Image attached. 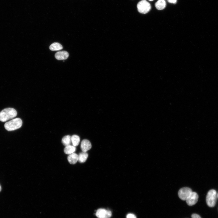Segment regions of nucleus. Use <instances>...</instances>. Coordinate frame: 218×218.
I'll return each instance as SVG.
<instances>
[{
  "mask_svg": "<svg viewBox=\"0 0 218 218\" xmlns=\"http://www.w3.org/2000/svg\"><path fill=\"white\" fill-rule=\"evenodd\" d=\"M17 115V112L14 108L9 107L4 109L0 112V121L5 122L14 118Z\"/></svg>",
  "mask_w": 218,
  "mask_h": 218,
  "instance_id": "nucleus-1",
  "label": "nucleus"
},
{
  "mask_svg": "<svg viewBox=\"0 0 218 218\" xmlns=\"http://www.w3.org/2000/svg\"><path fill=\"white\" fill-rule=\"evenodd\" d=\"M22 124V120L19 118H17L5 123L4 124V127L8 131H13L20 128Z\"/></svg>",
  "mask_w": 218,
  "mask_h": 218,
  "instance_id": "nucleus-2",
  "label": "nucleus"
},
{
  "mask_svg": "<svg viewBox=\"0 0 218 218\" xmlns=\"http://www.w3.org/2000/svg\"><path fill=\"white\" fill-rule=\"evenodd\" d=\"M217 198L216 191L213 189L210 190L207 193L206 198V202L208 206L213 207L216 204Z\"/></svg>",
  "mask_w": 218,
  "mask_h": 218,
  "instance_id": "nucleus-3",
  "label": "nucleus"
},
{
  "mask_svg": "<svg viewBox=\"0 0 218 218\" xmlns=\"http://www.w3.org/2000/svg\"><path fill=\"white\" fill-rule=\"evenodd\" d=\"M137 10L140 13L145 14L148 13L151 9V5L146 0H142L137 4Z\"/></svg>",
  "mask_w": 218,
  "mask_h": 218,
  "instance_id": "nucleus-4",
  "label": "nucleus"
},
{
  "mask_svg": "<svg viewBox=\"0 0 218 218\" xmlns=\"http://www.w3.org/2000/svg\"><path fill=\"white\" fill-rule=\"evenodd\" d=\"M192 192V191L190 188L184 187L179 190L178 192V195L181 200H186Z\"/></svg>",
  "mask_w": 218,
  "mask_h": 218,
  "instance_id": "nucleus-5",
  "label": "nucleus"
},
{
  "mask_svg": "<svg viewBox=\"0 0 218 218\" xmlns=\"http://www.w3.org/2000/svg\"><path fill=\"white\" fill-rule=\"evenodd\" d=\"M96 215L98 218H110L111 216V212L110 210L101 208L97 210Z\"/></svg>",
  "mask_w": 218,
  "mask_h": 218,
  "instance_id": "nucleus-6",
  "label": "nucleus"
},
{
  "mask_svg": "<svg viewBox=\"0 0 218 218\" xmlns=\"http://www.w3.org/2000/svg\"><path fill=\"white\" fill-rule=\"evenodd\" d=\"M198 199V194L196 192L192 191L186 200L188 205L191 206L197 203Z\"/></svg>",
  "mask_w": 218,
  "mask_h": 218,
  "instance_id": "nucleus-7",
  "label": "nucleus"
},
{
  "mask_svg": "<svg viewBox=\"0 0 218 218\" xmlns=\"http://www.w3.org/2000/svg\"><path fill=\"white\" fill-rule=\"evenodd\" d=\"M91 147V144L88 140L84 139L82 140L81 144V148L82 152H87Z\"/></svg>",
  "mask_w": 218,
  "mask_h": 218,
  "instance_id": "nucleus-8",
  "label": "nucleus"
},
{
  "mask_svg": "<svg viewBox=\"0 0 218 218\" xmlns=\"http://www.w3.org/2000/svg\"><path fill=\"white\" fill-rule=\"evenodd\" d=\"M68 56V53L64 51H58L55 54V58L59 60L66 59Z\"/></svg>",
  "mask_w": 218,
  "mask_h": 218,
  "instance_id": "nucleus-9",
  "label": "nucleus"
},
{
  "mask_svg": "<svg viewBox=\"0 0 218 218\" xmlns=\"http://www.w3.org/2000/svg\"><path fill=\"white\" fill-rule=\"evenodd\" d=\"M78 160V155L75 153L69 154L68 157V162L71 164H75Z\"/></svg>",
  "mask_w": 218,
  "mask_h": 218,
  "instance_id": "nucleus-10",
  "label": "nucleus"
},
{
  "mask_svg": "<svg viewBox=\"0 0 218 218\" xmlns=\"http://www.w3.org/2000/svg\"><path fill=\"white\" fill-rule=\"evenodd\" d=\"M155 5L157 9L161 10L165 8L166 4L165 0H158L155 3Z\"/></svg>",
  "mask_w": 218,
  "mask_h": 218,
  "instance_id": "nucleus-11",
  "label": "nucleus"
},
{
  "mask_svg": "<svg viewBox=\"0 0 218 218\" xmlns=\"http://www.w3.org/2000/svg\"><path fill=\"white\" fill-rule=\"evenodd\" d=\"M76 150L75 147L70 145L65 146L64 149V152L65 154L69 155L74 153Z\"/></svg>",
  "mask_w": 218,
  "mask_h": 218,
  "instance_id": "nucleus-12",
  "label": "nucleus"
},
{
  "mask_svg": "<svg viewBox=\"0 0 218 218\" xmlns=\"http://www.w3.org/2000/svg\"><path fill=\"white\" fill-rule=\"evenodd\" d=\"M49 48L52 51H56L62 49L63 47L58 42H54L51 44Z\"/></svg>",
  "mask_w": 218,
  "mask_h": 218,
  "instance_id": "nucleus-13",
  "label": "nucleus"
},
{
  "mask_svg": "<svg viewBox=\"0 0 218 218\" xmlns=\"http://www.w3.org/2000/svg\"><path fill=\"white\" fill-rule=\"evenodd\" d=\"M78 161L81 163L85 162L88 157V154L86 152H82L80 153L78 155Z\"/></svg>",
  "mask_w": 218,
  "mask_h": 218,
  "instance_id": "nucleus-14",
  "label": "nucleus"
},
{
  "mask_svg": "<svg viewBox=\"0 0 218 218\" xmlns=\"http://www.w3.org/2000/svg\"><path fill=\"white\" fill-rule=\"evenodd\" d=\"M61 141L65 146L70 145L71 143V137L69 135L65 136L62 138Z\"/></svg>",
  "mask_w": 218,
  "mask_h": 218,
  "instance_id": "nucleus-15",
  "label": "nucleus"
},
{
  "mask_svg": "<svg viewBox=\"0 0 218 218\" xmlns=\"http://www.w3.org/2000/svg\"><path fill=\"white\" fill-rule=\"evenodd\" d=\"M71 143L73 146L76 147L78 145L80 141L79 137L76 135H73L71 137Z\"/></svg>",
  "mask_w": 218,
  "mask_h": 218,
  "instance_id": "nucleus-16",
  "label": "nucleus"
},
{
  "mask_svg": "<svg viewBox=\"0 0 218 218\" xmlns=\"http://www.w3.org/2000/svg\"><path fill=\"white\" fill-rule=\"evenodd\" d=\"M127 218H136V217L133 214L129 213L127 215Z\"/></svg>",
  "mask_w": 218,
  "mask_h": 218,
  "instance_id": "nucleus-17",
  "label": "nucleus"
},
{
  "mask_svg": "<svg viewBox=\"0 0 218 218\" xmlns=\"http://www.w3.org/2000/svg\"><path fill=\"white\" fill-rule=\"evenodd\" d=\"M191 217L192 218H201L199 215L197 214H193Z\"/></svg>",
  "mask_w": 218,
  "mask_h": 218,
  "instance_id": "nucleus-18",
  "label": "nucleus"
},
{
  "mask_svg": "<svg viewBox=\"0 0 218 218\" xmlns=\"http://www.w3.org/2000/svg\"><path fill=\"white\" fill-rule=\"evenodd\" d=\"M167 1L171 3L176 4L177 2V0H167Z\"/></svg>",
  "mask_w": 218,
  "mask_h": 218,
  "instance_id": "nucleus-19",
  "label": "nucleus"
},
{
  "mask_svg": "<svg viewBox=\"0 0 218 218\" xmlns=\"http://www.w3.org/2000/svg\"><path fill=\"white\" fill-rule=\"evenodd\" d=\"M1 187L0 185V192L1 191Z\"/></svg>",
  "mask_w": 218,
  "mask_h": 218,
  "instance_id": "nucleus-20",
  "label": "nucleus"
},
{
  "mask_svg": "<svg viewBox=\"0 0 218 218\" xmlns=\"http://www.w3.org/2000/svg\"><path fill=\"white\" fill-rule=\"evenodd\" d=\"M149 0L150 1H153V0Z\"/></svg>",
  "mask_w": 218,
  "mask_h": 218,
  "instance_id": "nucleus-21",
  "label": "nucleus"
},
{
  "mask_svg": "<svg viewBox=\"0 0 218 218\" xmlns=\"http://www.w3.org/2000/svg\"><path fill=\"white\" fill-rule=\"evenodd\" d=\"M217 197H218V194H217Z\"/></svg>",
  "mask_w": 218,
  "mask_h": 218,
  "instance_id": "nucleus-22",
  "label": "nucleus"
}]
</instances>
